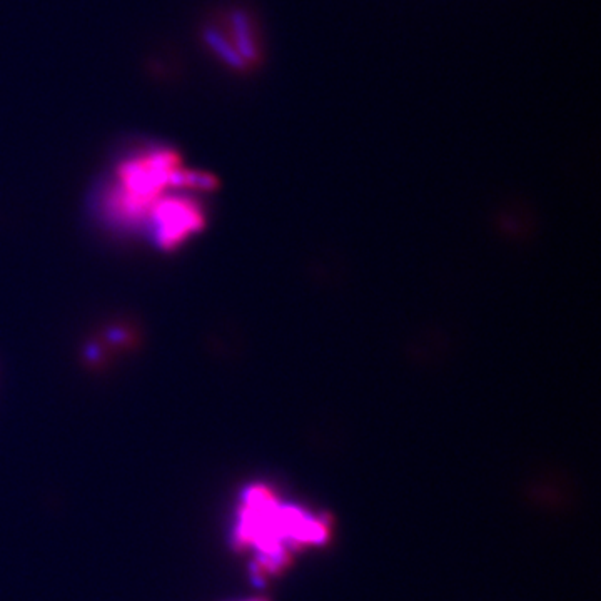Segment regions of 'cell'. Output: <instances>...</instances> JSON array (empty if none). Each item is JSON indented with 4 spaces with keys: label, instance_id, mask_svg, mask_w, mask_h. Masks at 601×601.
Segmentation results:
<instances>
[{
    "label": "cell",
    "instance_id": "obj_4",
    "mask_svg": "<svg viewBox=\"0 0 601 601\" xmlns=\"http://www.w3.org/2000/svg\"><path fill=\"white\" fill-rule=\"evenodd\" d=\"M244 601H267V600H264V598H251V600H244Z\"/></svg>",
    "mask_w": 601,
    "mask_h": 601
},
{
    "label": "cell",
    "instance_id": "obj_3",
    "mask_svg": "<svg viewBox=\"0 0 601 601\" xmlns=\"http://www.w3.org/2000/svg\"><path fill=\"white\" fill-rule=\"evenodd\" d=\"M157 244L172 251L204 227V212L197 201L185 196H164L154 203L149 216Z\"/></svg>",
    "mask_w": 601,
    "mask_h": 601
},
{
    "label": "cell",
    "instance_id": "obj_1",
    "mask_svg": "<svg viewBox=\"0 0 601 601\" xmlns=\"http://www.w3.org/2000/svg\"><path fill=\"white\" fill-rule=\"evenodd\" d=\"M329 536V518L286 503L271 486L256 483L241 493L231 544L251 555V576L258 583L281 575L299 551L323 547Z\"/></svg>",
    "mask_w": 601,
    "mask_h": 601
},
{
    "label": "cell",
    "instance_id": "obj_2",
    "mask_svg": "<svg viewBox=\"0 0 601 601\" xmlns=\"http://www.w3.org/2000/svg\"><path fill=\"white\" fill-rule=\"evenodd\" d=\"M183 159L176 150L161 149L119 165V189L110 197L114 214L136 223L149 216L150 207L167 189H176L183 171Z\"/></svg>",
    "mask_w": 601,
    "mask_h": 601
}]
</instances>
